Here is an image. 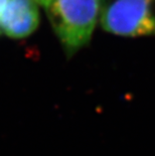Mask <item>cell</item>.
<instances>
[{"mask_svg": "<svg viewBox=\"0 0 155 156\" xmlns=\"http://www.w3.org/2000/svg\"><path fill=\"white\" fill-rule=\"evenodd\" d=\"M101 5L102 0H47L41 5L67 56L90 41Z\"/></svg>", "mask_w": 155, "mask_h": 156, "instance_id": "1", "label": "cell"}, {"mask_svg": "<svg viewBox=\"0 0 155 156\" xmlns=\"http://www.w3.org/2000/svg\"><path fill=\"white\" fill-rule=\"evenodd\" d=\"M101 23L117 35L155 34V0H114L102 12Z\"/></svg>", "mask_w": 155, "mask_h": 156, "instance_id": "2", "label": "cell"}, {"mask_svg": "<svg viewBox=\"0 0 155 156\" xmlns=\"http://www.w3.org/2000/svg\"><path fill=\"white\" fill-rule=\"evenodd\" d=\"M36 0H10L0 21V31L11 38L30 35L38 26L39 10Z\"/></svg>", "mask_w": 155, "mask_h": 156, "instance_id": "3", "label": "cell"}, {"mask_svg": "<svg viewBox=\"0 0 155 156\" xmlns=\"http://www.w3.org/2000/svg\"><path fill=\"white\" fill-rule=\"evenodd\" d=\"M9 1H10V0H0V21H1L2 15H3V13H4L6 7H7ZM0 34H1V31H0Z\"/></svg>", "mask_w": 155, "mask_h": 156, "instance_id": "4", "label": "cell"}, {"mask_svg": "<svg viewBox=\"0 0 155 156\" xmlns=\"http://www.w3.org/2000/svg\"><path fill=\"white\" fill-rule=\"evenodd\" d=\"M45 1H47V0H36V2H37L39 5H42Z\"/></svg>", "mask_w": 155, "mask_h": 156, "instance_id": "5", "label": "cell"}]
</instances>
